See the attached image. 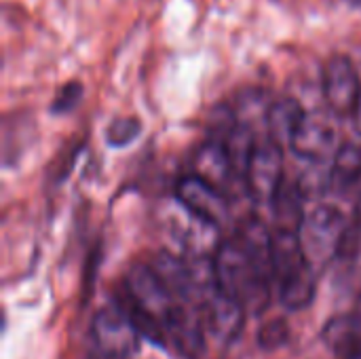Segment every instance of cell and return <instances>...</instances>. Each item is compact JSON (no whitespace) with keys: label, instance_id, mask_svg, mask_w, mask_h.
<instances>
[{"label":"cell","instance_id":"cell-8","mask_svg":"<svg viewBox=\"0 0 361 359\" xmlns=\"http://www.w3.org/2000/svg\"><path fill=\"white\" fill-rule=\"evenodd\" d=\"M322 85L326 104L336 116H347L353 112L360 97L361 83L349 55L334 53L326 59L322 70Z\"/></svg>","mask_w":361,"mask_h":359},{"label":"cell","instance_id":"cell-3","mask_svg":"<svg viewBox=\"0 0 361 359\" xmlns=\"http://www.w3.org/2000/svg\"><path fill=\"white\" fill-rule=\"evenodd\" d=\"M91 332L97 347L102 349V355L129 359L140 353L142 334L121 305H110L97 311Z\"/></svg>","mask_w":361,"mask_h":359},{"label":"cell","instance_id":"cell-22","mask_svg":"<svg viewBox=\"0 0 361 359\" xmlns=\"http://www.w3.org/2000/svg\"><path fill=\"white\" fill-rule=\"evenodd\" d=\"M351 121H353V129L361 135V91L357 102H355V108H353V112H351Z\"/></svg>","mask_w":361,"mask_h":359},{"label":"cell","instance_id":"cell-19","mask_svg":"<svg viewBox=\"0 0 361 359\" xmlns=\"http://www.w3.org/2000/svg\"><path fill=\"white\" fill-rule=\"evenodd\" d=\"M142 131V123L135 116H121L114 118L106 129V140L110 146H127L131 144Z\"/></svg>","mask_w":361,"mask_h":359},{"label":"cell","instance_id":"cell-5","mask_svg":"<svg viewBox=\"0 0 361 359\" xmlns=\"http://www.w3.org/2000/svg\"><path fill=\"white\" fill-rule=\"evenodd\" d=\"M125 300L154 317L161 326L169 317L178 298L169 292L152 264H133L125 275Z\"/></svg>","mask_w":361,"mask_h":359},{"label":"cell","instance_id":"cell-16","mask_svg":"<svg viewBox=\"0 0 361 359\" xmlns=\"http://www.w3.org/2000/svg\"><path fill=\"white\" fill-rule=\"evenodd\" d=\"M324 343L328 345V349L341 358L357 359L361 358V343L353 315L345 313V315H336L332 317L326 328H324Z\"/></svg>","mask_w":361,"mask_h":359},{"label":"cell","instance_id":"cell-13","mask_svg":"<svg viewBox=\"0 0 361 359\" xmlns=\"http://www.w3.org/2000/svg\"><path fill=\"white\" fill-rule=\"evenodd\" d=\"M195 176L209 182L216 188H222L231 176H235L228 152L224 142L218 140H207L195 154Z\"/></svg>","mask_w":361,"mask_h":359},{"label":"cell","instance_id":"cell-15","mask_svg":"<svg viewBox=\"0 0 361 359\" xmlns=\"http://www.w3.org/2000/svg\"><path fill=\"white\" fill-rule=\"evenodd\" d=\"M277 288H279V300L288 311H302L313 303L317 292L315 269L307 264L305 269L277 281Z\"/></svg>","mask_w":361,"mask_h":359},{"label":"cell","instance_id":"cell-9","mask_svg":"<svg viewBox=\"0 0 361 359\" xmlns=\"http://www.w3.org/2000/svg\"><path fill=\"white\" fill-rule=\"evenodd\" d=\"M176 197L197 220L207 226L218 229L228 220V201L224 193L209 182L197 178L195 174L178 180Z\"/></svg>","mask_w":361,"mask_h":359},{"label":"cell","instance_id":"cell-2","mask_svg":"<svg viewBox=\"0 0 361 359\" xmlns=\"http://www.w3.org/2000/svg\"><path fill=\"white\" fill-rule=\"evenodd\" d=\"M347 231L349 220L334 205H317L307 212L298 231V239L305 258L315 271L328 267L334 258H338Z\"/></svg>","mask_w":361,"mask_h":359},{"label":"cell","instance_id":"cell-25","mask_svg":"<svg viewBox=\"0 0 361 359\" xmlns=\"http://www.w3.org/2000/svg\"><path fill=\"white\" fill-rule=\"evenodd\" d=\"M357 359H361V358H357Z\"/></svg>","mask_w":361,"mask_h":359},{"label":"cell","instance_id":"cell-14","mask_svg":"<svg viewBox=\"0 0 361 359\" xmlns=\"http://www.w3.org/2000/svg\"><path fill=\"white\" fill-rule=\"evenodd\" d=\"M305 195L298 186V182H283L279 193L275 195L271 207H273V218H275V231H288V233H298L300 224L307 216L305 212Z\"/></svg>","mask_w":361,"mask_h":359},{"label":"cell","instance_id":"cell-12","mask_svg":"<svg viewBox=\"0 0 361 359\" xmlns=\"http://www.w3.org/2000/svg\"><path fill=\"white\" fill-rule=\"evenodd\" d=\"M305 116H307V110L296 97L273 99L269 114H267V125H264L267 135H271L281 146H290Z\"/></svg>","mask_w":361,"mask_h":359},{"label":"cell","instance_id":"cell-23","mask_svg":"<svg viewBox=\"0 0 361 359\" xmlns=\"http://www.w3.org/2000/svg\"><path fill=\"white\" fill-rule=\"evenodd\" d=\"M351 6H355V8H361V0H347Z\"/></svg>","mask_w":361,"mask_h":359},{"label":"cell","instance_id":"cell-6","mask_svg":"<svg viewBox=\"0 0 361 359\" xmlns=\"http://www.w3.org/2000/svg\"><path fill=\"white\" fill-rule=\"evenodd\" d=\"M343 146L336 125L319 112H307L290 144L292 152L311 165H332Z\"/></svg>","mask_w":361,"mask_h":359},{"label":"cell","instance_id":"cell-4","mask_svg":"<svg viewBox=\"0 0 361 359\" xmlns=\"http://www.w3.org/2000/svg\"><path fill=\"white\" fill-rule=\"evenodd\" d=\"M283 165V146L277 144L271 135L258 138L243 180L250 195L258 203H273L275 195L286 182Z\"/></svg>","mask_w":361,"mask_h":359},{"label":"cell","instance_id":"cell-20","mask_svg":"<svg viewBox=\"0 0 361 359\" xmlns=\"http://www.w3.org/2000/svg\"><path fill=\"white\" fill-rule=\"evenodd\" d=\"M298 186L305 199L324 195L328 188H332V165H313V169L298 180Z\"/></svg>","mask_w":361,"mask_h":359},{"label":"cell","instance_id":"cell-10","mask_svg":"<svg viewBox=\"0 0 361 359\" xmlns=\"http://www.w3.org/2000/svg\"><path fill=\"white\" fill-rule=\"evenodd\" d=\"M201 313L207 332L218 343L231 345L241 336L245 324V307L239 300L226 296L220 288H216L201 303Z\"/></svg>","mask_w":361,"mask_h":359},{"label":"cell","instance_id":"cell-21","mask_svg":"<svg viewBox=\"0 0 361 359\" xmlns=\"http://www.w3.org/2000/svg\"><path fill=\"white\" fill-rule=\"evenodd\" d=\"M80 97H82V85L78 80H70V83L61 85L59 91L55 93V97L51 102V112L53 114H66L78 106Z\"/></svg>","mask_w":361,"mask_h":359},{"label":"cell","instance_id":"cell-1","mask_svg":"<svg viewBox=\"0 0 361 359\" xmlns=\"http://www.w3.org/2000/svg\"><path fill=\"white\" fill-rule=\"evenodd\" d=\"M214 275H216V284L218 288L239 300L245 309L247 307H256V313L264 311L269 298H271V286H267L254 264L250 262L245 250L241 248V243L237 239L233 241H224L214 256Z\"/></svg>","mask_w":361,"mask_h":359},{"label":"cell","instance_id":"cell-7","mask_svg":"<svg viewBox=\"0 0 361 359\" xmlns=\"http://www.w3.org/2000/svg\"><path fill=\"white\" fill-rule=\"evenodd\" d=\"M167 349L171 347L184 359H199L205 353V322L199 305L178 300L163 324Z\"/></svg>","mask_w":361,"mask_h":359},{"label":"cell","instance_id":"cell-24","mask_svg":"<svg viewBox=\"0 0 361 359\" xmlns=\"http://www.w3.org/2000/svg\"><path fill=\"white\" fill-rule=\"evenodd\" d=\"M99 359H118V358H108V355H102Z\"/></svg>","mask_w":361,"mask_h":359},{"label":"cell","instance_id":"cell-18","mask_svg":"<svg viewBox=\"0 0 361 359\" xmlns=\"http://www.w3.org/2000/svg\"><path fill=\"white\" fill-rule=\"evenodd\" d=\"M290 336H292L290 324L286 320L277 317V320H273V322H269V324H264L260 328L258 345L264 351H277V349H281V347H286L290 343Z\"/></svg>","mask_w":361,"mask_h":359},{"label":"cell","instance_id":"cell-11","mask_svg":"<svg viewBox=\"0 0 361 359\" xmlns=\"http://www.w3.org/2000/svg\"><path fill=\"white\" fill-rule=\"evenodd\" d=\"M237 241L245 250L250 262L254 264L258 277L271 286L275 284V269H273V233L260 220H247L241 224Z\"/></svg>","mask_w":361,"mask_h":359},{"label":"cell","instance_id":"cell-17","mask_svg":"<svg viewBox=\"0 0 361 359\" xmlns=\"http://www.w3.org/2000/svg\"><path fill=\"white\" fill-rule=\"evenodd\" d=\"M361 180V146L345 144L332 161V188L345 190Z\"/></svg>","mask_w":361,"mask_h":359}]
</instances>
